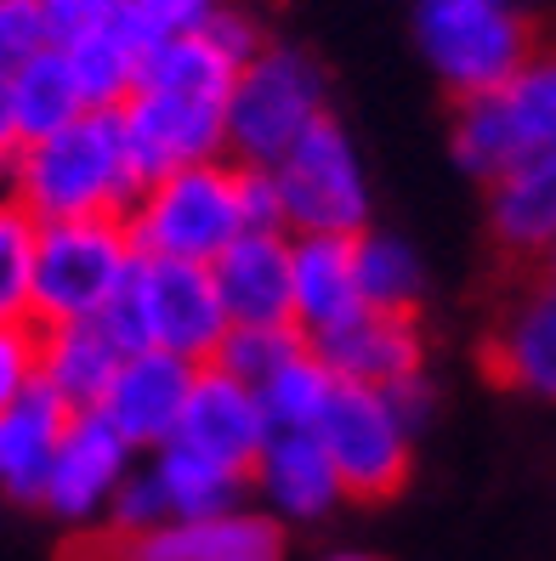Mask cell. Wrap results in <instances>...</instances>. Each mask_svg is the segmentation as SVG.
Masks as SVG:
<instances>
[{"label": "cell", "instance_id": "cell-3", "mask_svg": "<svg viewBox=\"0 0 556 561\" xmlns=\"http://www.w3.org/2000/svg\"><path fill=\"white\" fill-rule=\"evenodd\" d=\"M415 41L443 91L488 96L506 91L540 46V23L522 0H415Z\"/></svg>", "mask_w": 556, "mask_h": 561}, {"label": "cell", "instance_id": "cell-15", "mask_svg": "<svg viewBox=\"0 0 556 561\" xmlns=\"http://www.w3.org/2000/svg\"><path fill=\"white\" fill-rule=\"evenodd\" d=\"M488 239L511 273L545 267L556 250V153L517 159L488 182Z\"/></svg>", "mask_w": 556, "mask_h": 561}, {"label": "cell", "instance_id": "cell-39", "mask_svg": "<svg viewBox=\"0 0 556 561\" xmlns=\"http://www.w3.org/2000/svg\"><path fill=\"white\" fill-rule=\"evenodd\" d=\"M23 130H18V108H12V80L0 75V153H18Z\"/></svg>", "mask_w": 556, "mask_h": 561}, {"label": "cell", "instance_id": "cell-21", "mask_svg": "<svg viewBox=\"0 0 556 561\" xmlns=\"http://www.w3.org/2000/svg\"><path fill=\"white\" fill-rule=\"evenodd\" d=\"M69 414L75 409L41 380L0 414V488H7L18 505L41 500V482H46V466H52V454L63 443Z\"/></svg>", "mask_w": 556, "mask_h": 561}, {"label": "cell", "instance_id": "cell-11", "mask_svg": "<svg viewBox=\"0 0 556 561\" xmlns=\"http://www.w3.org/2000/svg\"><path fill=\"white\" fill-rule=\"evenodd\" d=\"M483 369L495 386L556 403V267H529L506 312L483 341Z\"/></svg>", "mask_w": 556, "mask_h": 561}, {"label": "cell", "instance_id": "cell-24", "mask_svg": "<svg viewBox=\"0 0 556 561\" xmlns=\"http://www.w3.org/2000/svg\"><path fill=\"white\" fill-rule=\"evenodd\" d=\"M234 80H239V69L205 41V28L154 41V46L143 51V69H137V91L188 96V103H216V108H227V91H234Z\"/></svg>", "mask_w": 556, "mask_h": 561}, {"label": "cell", "instance_id": "cell-9", "mask_svg": "<svg viewBox=\"0 0 556 561\" xmlns=\"http://www.w3.org/2000/svg\"><path fill=\"white\" fill-rule=\"evenodd\" d=\"M125 301L137 312V329L148 346L177 352L188 363H211L216 341L227 335V307L216 295L211 267H200V261L143 255L125 284Z\"/></svg>", "mask_w": 556, "mask_h": 561}, {"label": "cell", "instance_id": "cell-35", "mask_svg": "<svg viewBox=\"0 0 556 561\" xmlns=\"http://www.w3.org/2000/svg\"><path fill=\"white\" fill-rule=\"evenodd\" d=\"M205 41H211V46H216L227 62H234V69H245V62H250L261 46H268V35H261V23H256L250 12H239V7H227V0L211 12V23H205Z\"/></svg>", "mask_w": 556, "mask_h": 561}, {"label": "cell", "instance_id": "cell-10", "mask_svg": "<svg viewBox=\"0 0 556 561\" xmlns=\"http://www.w3.org/2000/svg\"><path fill=\"white\" fill-rule=\"evenodd\" d=\"M137 466V448H131L114 425L97 414V409H75L69 425H63V443L46 466V482H41V511L57 516L63 527H86L103 522L114 488L125 482V471Z\"/></svg>", "mask_w": 556, "mask_h": 561}, {"label": "cell", "instance_id": "cell-40", "mask_svg": "<svg viewBox=\"0 0 556 561\" xmlns=\"http://www.w3.org/2000/svg\"><path fill=\"white\" fill-rule=\"evenodd\" d=\"M0 199H12V153H0Z\"/></svg>", "mask_w": 556, "mask_h": 561}, {"label": "cell", "instance_id": "cell-37", "mask_svg": "<svg viewBox=\"0 0 556 561\" xmlns=\"http://www.w3.org/2000/svg\"><path fill=\"white\" fill-rule=\"evenodd\" d=\"M41 12H46V28H52V46H63V41L86 35V28L109 23L120 12V0H46Z\"/></svg>", "mask_w": 556, "mask_h": 561}, {"label": "cell", "instance_id": "cell-41", "mask_svg": "<svg viewBox=\"0 0 556 561\" xmlns=\"http://www.w3.org/2000/svg\"><path fill=\"white\" fill-rule=\"evenodd\" d=\"M318 561H375V556H364V550H336V556H318Z\"/></svg>", "mask_w": 556, "mask_h": 561}, {"label": "cell", "instance_id": "cell-2", "mask_svg": "<svg viewBox=\"0 0 556 561\" xmlns=\"http://www.w3.org/2000/svg\"><path fill=\"white\" fill-rule=\"evenodd\" d=\"M125 233L137 244V255H159V261H211L234 244L245 227V205H239V159H193L177 171L154 176L148 187H137V199L125 205Z\"/></svg>", "mask_w": 556, "mask_h": 561}, {"label": "cell", "instance_id": "cell-23", "mask_svg": "<svg viewBox=\"0 0 556 561\" xmlns=\"http://www.w3.org/2000/svg\"><path fill=\"white\" fill-rule=\"evenodd\" d=\"M148 471H154L159 493H166L171 516H216V511L250 505V477L200 448H188V443H159Z\"/></svg>", "mask_w": 556, "mask_h": 561}, {"label": "cell", "instance_id": "cell-4", "mask_svg": "<svg viewBox=\"0 0 556 561\" xmlns=\"http://www.w3.org/2000/svg\"><path fill=\"white\" fill-rule=\"evenodd\" d=\"M137 244H131L120 216H80V221H41L35 233V307L29 323H86L114 307V295L137 273Z\"/></svg>", "mask_w": 556, "mask_h": 561}, {"label": "cell", "instance_id": "cell-1", "mask_svg": "<svg viewBox=\"0 0 556 561\" xmlns=\"http://www.w3.org/2000/svg\"><path fill=\"white\" fill-rule=\"evenodd\" d=\"M137 171L125 159L120 114L86 108L75 125L12 153V199L35 221H80V216H125L137 199Z\"/></svg>", "mask_w": 556, "mask_h": 561}, {"label": "cell", "instance_id": "cell-14", "mask_svg": "<svg viewBox=\"0 0 556 561\" xmlns=\"http://www.w3.org/2000/svg\"><path fill=\"white\" fill-rule=\"evenodd\" d=\"M268 437H273V425H268V414H261L256 386L200 363L171 443H188V448H200V454H211V459H222V466L250 477V466H256V454H261Z\"/></svg>", "mask_w": 556, "mask_h": 561}, {"label": "cell", "instance_id": "cell-16", "mask_svg": "<svg viewBox=\"0 0 556 561\" xmlns=\"http://www.w3.org/2000/svg\"><path fill=\"white\" fill-rule=\"evenodd\" d=\"M313 352L330 363V375L341 386H375V391H386L392 380L427 369V329H420V312L364 307L358 318H347L341 329H330L324 341H313Z\"/></svg>", "mask_w": 556, "mask_h": 561}, {"label": "cell", "instance_id": "cell-31", "mask_svg": "<svg viewBox=\"0 0 556 561\" xmlns=\"http://www.w3.org/2000/svg\"><path fill=\"white\" fill-rule=\"evenodd\" d=\"M35 216L18 199H0V323H29L35 307Z\"/></svg>", "mask_w": 556, "mask_h": 561}, {"label": "cell", "instance_id": "cell-34", "mask_svg": "<svg viewBox=\"0 0 556 561\" xmlns=\"http://www.w3.org/2000/svg\"><path fill=\"white\" fill-rule=\"evenodd\" d=\"M239 205L250 233H284V199L268 164H239Z\"/></svg>", "mask_w": 556, "mask_h": 561}, {"label": "cell", "instance_id": "cell-20", "mask_svg": "<svg viewBox=\"0 0 556 561\" xmlns=\"http://www.w3.org/2000/svg\"><path fill=\"white\" fill-rule=\"evenodd\" d=\"M154 46V35L143 28V18L131 12V0H120V12L109 23L86 28V35L63 41V62L80 85V103L86 108H120L131 91H137V69H143V51Z\"/></svg>", "mask_w": 556, "mask_h": 561}, {"label": "cell", "instance_id": "cell-38", "mask_svg": "<svg viewBox=\"0 0 556 561\" xmlns=\"http://www.w3.org/2000/svg\"><path fill=\"white\" fill-rule=\"evenodd\" d=\"M386 403H392V414H398L409 432L420 437V432L432 425V414H438V386H432L427 369H420V375H404V380L386 386Z\"/></svg>", "mask_w": 556, "mask_h": 561}, {"label": "cell", "instance_id": "cell-42", "mask_svg": "<svg viewBox=\"0 0 556 561\" xmlns=\"http://www.w3.org/2000/svg\"><path fill=\"white\" fill-rule=\"evenodd\" d=\"M545 267H556V250H551V261H545Z\"/></svg>", "mask_w": 556, "mask_h": 561}, {"label": "cell", "instance_id": "cell-18", "mask_svg": "<svg viewBox=\"0 0 556 561\" xmlns=\"http://www.w3.org/2000/svg\"><path fill=\"white\" fill-rule=\"evenodd\" d=\"M358 312H364V295H358L352 239H330V233L290 239V323L307 341H324Z\"/></svg>", "mask_w": 556, "mask_h": 561}, {"label": "cell", "instance_id": "cell-26", "mask_svg": "<svg viewBox=\"0 0 556 561\" xmlns=\"http://www.w3.org/2000/svg\"><path fill=\"white\" fill-rule=\"evenodd\" d=\"M449 142H454V164L477 182H495L506 176L522 153V137L506 114V96L488 91V96H461L454 103V125H449Z\"/></svg>", "mask_w": 556, "mask_h": 561}, {"label": "cell", "instance_id": "cell-27", "mask_svg": "<svg viewBox=\"0 0 556 561\" xmlns=\"http://www.w3.org/2000/svg\"><path fill=\"white\" fill-rule=\"evenodd\" d=\"M352 267H358V295H364V307L420 312L427 267H420V255L398 233H375V227H364V233L352 239Z\"/></svg>", "mask_w": 556, "mask_h": 561}, {"label": "cell", "instance_id": "cell-7", "mask_svg": "<svg viewBox=\"0 0 556 561\" xmlns=\"http://www.w3.org/2000/svg\"><path fill=\"white\" fill-rule=\"evenodd\" d=\"M313 437L324 443V454H330V466L341 477V493L352 505H386L409 488L415 432L392 414L386 391L336 380V398L318 414Z\"/></svg>", "mask_w": 556, "mask_h": 561}, {"label": "cell", "instance_id": "cell-25", "mask_svg": "<svg viewBox=\"0 0 556 561\" xmlns=\"http://www.w3.org/2000/svg\"><path fill=\"white\" fill-rule=\"evenodd\" d=\"M7 80H12V108H18L23 142H41V137H52V130L75 125L86 114L80 85H75V75H69V62H63L57 46H46L29 62H18Z\"/></svg>", "mask_w": 556, "mask_h": 561}, {"label": "cell", "instance_id": "cell-29", "mask_svg": "<svg viewBox=\"0 0 556 561\" xmlns=\"http://www.w3.org/2000/svg\"><path fill=\"white\" fill-rule=\"evenodd\" d=\"M500 96L522 137V153H556V35H540L534 57L522 62Z\"/></svg>", "mask_w": 556, "mask_h": 561}, {"label": "cell", "instance_id": "cell-28", "mask_svg": "<svg viewBox=\"0 0 556 561\" xmlns=\"http://www.w3.org/2000/svg\"><path fill=\"white\" fill-rule=\"evenodd\" d=\"M256 398H261V414H268L273 432H313L318 414L336 398V375L313 346H302L284 369H273L256 386Z\"/></svg>", "mask_w": 556, "mask_h": 561}, {"label": "cell", "instance_id": "cell-19", "mask_svg": "<svg viewBox=\"0 0 556 561\" xmlns=\"http://www.w3.org/2000/svg\"><path fill=\"white\" fill-rule=\"evenodd\" d=\"M227 323H290V233H239L211 261Z\"/></svg>", "mask_w": 556, "mask_h": 561}, {"label": "cell", "instance_id": "cell-12", "mask_svg": "<svg viewBox=\"0 0 556 561\" xmlns=\"http://www.w3.org/2000/svg\"><path fill=\"white\" fill-rule=\"evenodd\" d=\"M114 114H120L125 159H131V171H137L143 187L154 176L177 171V164L227 153V114L216 103H188V96L131 91Z\"/></svg>", "mask_w": 556, "mask_h": 561}, {"label": "cell", "instance_id": "cell-6", "mask_svg": "<svg viewBox=\"0 0 556 561\" xmlns=\"http://www.w3.org/2000/svg\"><path fill=\"white\" fill-rule=\"evenodd\" d=\"M268 171L279 182L290 239H307V233L358 239L370 227V176L336 114L313 119Z\"/></svg>", "mask_w": 556, "mask_h": 561}, {"label": "cell", "instance_id": "cell-33", "mask_svg": "<svg viewBox=\"0 0 556 561\" xmlns=\"http://www.w3.org/2000/svg\"><path fill=\"white\" fill-rule=\"evenodd\" d=\"M46 46H52V28L35 0H0V75H12L18 62H29Z\"/></svg>", "mask_w": 556, "mask_h": 561}, {"label": "cell", "instance_id": "cell-13", "mask_svg": "<svg viewBox=\"0 0 556 561\" xmlns=\"http://www.w3.org/2000/svg\"><path fill=\"white\" fill-rule=\"evenodd\" d=\"M193 375H200V363H188L177 352H159V346L125 352L109 391H103V403H97V414H103L137 454H154L159 443L177 437Z\"/></svg>", "mask_w": 556, "mask_h": 561}, {"label": "cell", "instance_id": "cell-8", "mask_svg": "<svg viewBox=\"0 0 556 561\" xmlns=\"http://www.w3.org/2000/svg\"><path fill=\"white\" fill-rule=\"evenodd\" d=\"M75 561H284V522L261 505L216 516H171L148 534H80Z\"/></svg>", "mask_w": 556, "mask_h": 561}, {"label": "cell", "instance_id": "cell-17", "mask_svg": "<svg viewBox=\"0 0 556 561\" xmlns=\"http://www.w3.org/2000/svg\"><path fill=\"white\" fill-rule=\"evenodd\" d=\"M250 493L261 500V511L290 522H324L330 511L347 505L341 477L330 466V454L313 432H273L261 443L256 466H250Z\"/></svg>", "mask_w": 556, "mask_h": 561}, {"label": "cell", "instance_id": "cell-32", "mask_svg": "<svg viewBox=\"0 0 556 561\" xmlns=\"http://www.w3.org/2000/svg\"><path fill=\"white\" fill-rule=\"evenodd\" d=\"M41 380V329L35 323H0V414Z\"/></svg>", "mask_w": 556, "mask_h": 561}, {"label": "cell", "instance_id": "cell-5", "mask_svg": "<svg viewBox=\"0 0 556 561\" xmlns=\"http://www.w3.org/2000/svg\"><path fill=\"white\" fill-rule=\"evenodd\" d=\"M227 159L273 164L313 119L330 114V75L302 46H261L227 91Z\"/></svg>", "mask_w": 556, "mask_h": 561}, {"label": "cell", "instance_id": "cell-30", "mask_svg": "<svg viewBox=\"0 0 556 561\" xmlns=\"http://www.w3.org/2000/svg\"><path fill=\"white\" fill-rule=\"evenodd\" d=\"M302 346H313L296 323H227V335L211 352V369L234 375L245 386H261L273 369H284Z\"/></svg>", "mask_w": 556, "mask_h": 561}, {"label": "cell", "instance_id": "cell-22", "mask_svg": "<svg viewBox=\"0 0 556 561\" xmlns=\"http://www.w3.org/2000/svg\"><path fill=\"white\" fill-rule=\"evenodd\" d=\"M120 346L97 318L41 329V386H52L69 409H97L120 369Z\"/></svg>", "mask_w": 556, "mask_h": 561}, {"label": "cell", "instance_id": "cell-43", "mask_svg": "<svg viewBox=\"0 0 556 561\" xmlns=\"http://www.w3.org/2000/svg\"><path fill=\"white\" fill-rule=\"evenodd\" d=\"M35 7H46V0H35Z\"/></svg>", "mask_w": 556, "mask_h": 561}, {"label": "cell", "instance_id": "cell-36", "mask_svg": "<svg viewBox=\"0 0 556 561\" xmlns=\"http://www.w3.org/2000/svg\"><path fill=\"white\" fill-rule=\"evenodd\" d=\"M222 7V0H131V12L143 18V28L154 41L166 35H193V28H205L211 12Z\"/></svg>", "mask_w": 556, "mask_h": 561}]
</instances>
